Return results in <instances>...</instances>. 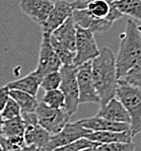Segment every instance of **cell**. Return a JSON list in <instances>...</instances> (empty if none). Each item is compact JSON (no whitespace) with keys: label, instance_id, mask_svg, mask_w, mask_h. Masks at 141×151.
I'll return each instance as SVG.
<instances>
[{"label":"cell","instance_id":"6da1fadb","mask_svg":"<svg viewBox=\"0 0 141 151\" xmlns=\"http://www.w3.org/2000/svg\"><path fill=\"white\" fill-rule=\"evenodd\" d=\"M91 76L101 101V106L116 96L119 79L117 75L116 57L109 47L101 49L100 55L91 62Z\"/></svg>","mask_w":141,"mask_h":151},{"label":"cell","instance_id":"5bb4252c","mask_svg":"<svg viewBox=\"0 0 141 151\" xmlns=\"http://www.w3.org/2000/svg\"><path fill=\"white\" fill-rule=\"evenodd\" d=\"M19 6L24 14L36 24L42 25L49 16L54 2L51 0H22Z\"/></svg>","mask_w":141,"mask_h":151},{"label":"cell","instance_id":"603a6c76","mask_svg":"<svg viewBox=\"0 0 141 151\" xmlns=\"http://www.w3.org/2000/svg\"><path fill=\"white\" fill-rule=\"evenodd\" d=\"M42 103L52 109H64L65 104V97L60 89H54L45 91Z\"/></svg>","mask_w":141,"mask_h":151},{"label":"cell","instance_id":"d590c367","mask_svg":"<svg viewBox=\"0 0 141 151\" xmlns=\"http://www.w3.org/2000/svg\"><path fill=\"white\" fill-rule=\"evenodd\" d=\"M110 2H115V1H118V0H109Z\"/></svg>","mask_w":141,"mask_h":151},{"label":"cell","instance_id":"4fadbf2b","mask_svg":"<svg viewBox=\"0 0 141 151\" xmlns=\"http://www.w3.org/2000/svg\"><path fill=\"white\" fill-rule=\"evenodd\" d=\"M72 13L73 8L70 2H67L65 0L56 1L46 22L41 25L43 34L50 35L58 29L60 25L63 24L69 17H71Z\"/></svg>","mask_w":141,"mask_h":151},{"label":"cell","instance_id":"e0dca14e","mask_svg":"<svg viewBox=\"0 0 141 151\" xmlns=\"http://www.w3.org/2000/svg\"><path fill=\"white\" fill-rule=\"evenodd\" d=\"M96 117L104 118L106 120L117 123L130 124V116L128 111H126L121 101L116 97L109 101L105 106H101V109L96 113Z\"/></svg>","mask_w":141,"mask_h":151},{"label":"cell","instance_id":"7402d4cb","mask_svg":"<svg viewBox=\"0 0 141 151\" xmlns=\"http://www.w3.org/2000/svg\"><path fill=\"white\" fill-rule=\"evenodd\" d=\"M112 3L123 15H128L141 22V0H118Z\"/></svg>","mask_w":141,"mask_h":151},{"label":"cell","instance_id":"9a60e30c","mask_svg":"<svg viewBox=\"0 0 141 151\" xmlns=\"http://www.w3.org/2000/svg\"><path fill=\"white\" fill-rule=\"evenodd\" d=\"M72 18L74 20L76 27L88 29L94 34H96V32L101 34V32H107L113 25V22H109V20H101L94 18L86 9L73 10Z\"/></svg>","mask_w":141,"mask_h":151},{"label":"cell","instance_id":"8d00e7d4","mask_svg":"<svg viewBox=\"0 0 141 151\" xmlns=\"http://www.w3.org/2000/svg\"><path fill=\"white\" fill-rule=\"evenodd\" d=\"M0 151H2V147H1V145H0Z\"/></svg>","mask_w":141,"mask_h":151},{"label":"cell","instance_id":"30bf717a","mask_svg":"<svg viewBox=\"0 0 141 151\" xmlns=\"http://www.w3.org/2000/svg\"><path fill=\"white\" fill-rule=\"evenodd\" d=\"M20 116L25 124L24 134L25 145H35L38 148L46 149L51 139V135L39 125L36 113H25Z\"/></svg>","mask_w":141,"mask_h":151},{"label":"cell","instance_id":"8fae6325","mask_svg":"<svg viewBox=\"0 0 141 151\" xmlns=\"http://www.w3.org/2000/svg\"><path fill=\"white\" fill-rule=\"evenodd\" d=\"M91 133V131L83 128L78 123V121L75 123H67L59 133L51 136L49 143L46 147V151H53L59 147H63L75 142L81 138H86Z\"/></svg>","mask_w":141,"mask_h":151},{"label":"cell","instance_id":"277c9868","mask_svg":"<svg viewBox=\"0 0 141 151\" xmlns=\"http://www.w3.org/2000/svg\"><path fill=\"white\" fill-rule=\"evenodd\" d=\"M59 71L61 73V84L59 89L65 97L64 110L71 117L76 113L79 104V91L76 79L77 67L74 65H62Z\"/></svg>","mask_w":141,"mask_h":151},{"label":"cell","instance_id":"d4e9b609","mask_svg":"<svg viewBox=\"0 0 141 151\" xmlns=\"http://www.w3.org/2000/svg\"><path fill=\"white\" fill-rule=\"evenodd\" d=\"M60 84H61V73L60 71H55L44 76L43 79L41 80L40 86L45 91H49V90L59 89Z\"/></svg>","mask_w":141,"mask_h":151},{"label":"cell","instance_id":"2e32d148","mask_svg":"<svg viewBox=\"0 0 141 151\" xmlns=\"http://www.w3.org/2000/svg\"><path fill=\"white\" fill-rule=\"evenodd\" d=\"M80 125L91 132H125L130 130V124L117 123L100 117H91L78 121Z\"/></svg>","mask_w":141,"mask_h":151},{"label":"cell","instance_id":"83f0119b","mask_svg":"<svg viewBox=\"0 0 141 151\" xmlns=\"http://www.w3.org/2000/svg\"><path fill=\"white\" fill-rule=\"evenodd\" d=\"M94 151H135V143H110L98 144Z\"/></svg>","mask_w":141,"mask_h":151},{"label":"cell","instance_id":"4dcf8cb0","mask_svg":"<svg viewBox=\"0 0 141 151\" xmlns=\"http://www.w3.org/2000/svg\"><path fill=\"white\" fill-rule=\"evenodd\" d=\"M37 149H38V147L35 145H25L22 151H37Z\"/></svg>","mask_w":141,"mask_h":151},{"label":"cell","instance_id":"9c48e42d","mask_svg":"<svg viewBox=\"0 0 141 151\" xmlns=\"http://www.w3.org/2000/svg\"><path fill=\"white\" fill-rule=\"evenodd\" d=\"M76 79L79 91V104H101L96 89L94 87L91 76V63H86L77 67Z\"/></svg>","mask_w":141,"mask_h":151},{"label":"cell","instance_id":"7c38bea8","mask_svg":"<svg viewBox=\"0 0 141 151\" xmlns=\"http://www.w3.org/2000/svg\"><path fill=\"white\" fill-rule=\"evenodd\" d=\"M50 43L54 50H67L75 52L76 25L72 16L49 35Z\"/></svg>","mask_w":141,"mask_h":151},{"label":"cell","instance_id":"484cf974","mask_svg":"<svg viewBox=\"0 0 141 151\" xmlns=\"http://www.w3.org/2000/svg\"><path fill=\"white\" fill-rule=\"evenodd\" d=\"M0 145L2 151H22L25 146L24 137H15V138H4L0 136Z\"/></svg>","mask_w":141,"mask_h":151},{"label":"cell","instance_id":"d6a6232c","mask_svg":"<svg viewBox=\"0 0 141 151\" xmlns=\"http://www.w3.org/2000/svg\"><path fill=\"white\" fill-rule=\"evenodd\" d=\"M37 151H46V149H44V148H38Z\"/></svg>","mask_w":141,"mask_h":151},{"label":"cell","instance_id":"ac0fdd59","mask_svg":"<svg viewBox=\"0 0 141 151\" xmlns=\"http://www.w3.org/2000/svg\"><path fill=\"white\" fill-rule=\"evenodd\" d=\"M86 138L99 144L133 142L130 130L125 132H91Z\"/></svg>","mask_w":141,"mask_h":151},{"label":"cell","instance_id":"3957f363","mask_svg":"<svg viewBox=\"0 0 141 151\" xmlns=\"http://www.w3.org/2000/svg\"><path fill=\"white\" fill-rule=\"evenodd\" d=\"M116 96L130 116V131L132 137L141 133V89L119 80Z\"/></svg>","mask_w":141,"mask_h":151},{"label":"cell","instance_id":"7a4b0ae2","mask_svg":"<svg viewBox=\"0 0 141 151\" xmlns=\"http://www.w3.org/2000/svg\"><path fill=\"white\" fill-rule=\"evenodd\" d=\"M141 60V27L132 18L127 19L124 34L116 56L118 79L122 78L135 64Z\"/></svg>","mask_w":141,"mask_h":151},{"label":"cell","instance_id":"ba28073f","mask_svg":"<svg viewBox=\"0 0 141 151\" xmlns=\"http://www.w3.org/2000/svg\"><path fill=\"white\" fill-rule=\"evenodd\" d=\"M73 10L86 9L91 15L96 19L109 20L114 24L116 20L123 17V14L113 5L109 0H88L86 2L73 1L71 2Z\"/></svg>","mask_w":141,"mask_h":151},{"label":"cell","instance_id":"8992f818","mask_svg":"<svg viewBox=\"0 0 141 151\" xmlns=\"http://www.w3.org/2000/svg\"><path fill=\"white\" fill-rule=\"evenodd\" d=\"M100 51L94 32L76 27L75 59L73 65L78 67L86 62H91L100 55Z\"/></svg>","mask_w":141,"mask_h":151},{"label":"cell","instance_id":"836d02e7","mask_svg":"<svg viewBox=\"0 0 141 151\" xmlns=\"http://www.w3.org/2000/svg\"><path fill=\"white\" fill-rule=\"evenodd\" d=\"M76 1H80V2H86V1H88V0H76Z\"/></svg>","mask_w":141,"mask_h":151},{"label":"cell","instance_id":"1f68e13d","mask_svg":"<svg viewBox=\"0 0 141 151\" xmlns=\"http://www.w3.org/2000/svg\"><path fill=\"white\" fill-rule=\"evenodd\" d=\"M2 124H3V119H2L1 114H0V136H2Z\"/></svg>","mask_w":141,"mask_h":151},{"label":"cell","instance_id":"f546056e","mask_svg":"<svg viewBox=\"0 0 141 151\" xmlns=\"http://www.w3.org/2000/svg\"><path fill=\"white\" fill-rule=\"evenodd\" d=\"M9 99H10V96H9V88L6 85L1 86L0 87V113L4 109V106H5Z\"/></svg>","mask_w":141,"mask_h":151},{"label":"cell","instance_id":"ffe728a7","mask_svg":"<svg viewBox=\"0 0 141 151\" xmlns=\"http://www.w3.org/2000/svg\"><path fill=\"white\" fill-rule=\"evenodd\" d=\"M9 96L17 103L22 114L36 113V110L39 106V101L36 96L15 89H9Z\"/></svg>","mask_w":141,"mask_h":151},{"label":"cell","instance_id":"f1b7e54d","mask_svg":"<svg viewBox=\"0 0 141 151\" xmlns=\"http://www.w3.org/2000/svg\"><path fill=\"white\" fill-rule=\"evenodd\" d=\"M0 114H1V117L3 121H6V120L14 119L17 117H19L22 115V111H20V108L17 101L10 97Z\"/></svg>","mask_w":141,"mask_h":151},{"label":"cell","instance_id":"44dd1931","mask_svg":"<svg viewBox=\"0 0 141 151\" xmlns=\"http://www.w3.org/2000/svg\"><path fill=\"white\" fill-rule=\"evenodd\" d=\"M25 130L24 121L22 116L14 119L3 121L2 124V136L4 138H15V137H24Z\"/></svg>","mask_w":141,"mask_h":151},{"label":"cell","instance_id":"5b68a950","mask_svg":"<svg viewBox=\"0 0 141 151\" xmlns=\"http://www.w3.org/2000/svg\"><path fill=\"white\" fill-rule=\"evenodd\" d=\"M36 115L39 125L51 136L59 133L70 119V116L64 109H52L42 101L39 103Z\"/></svg>","mask_w":141,"mask_h":151},{"label":"cell","instance_id":"d6986e66","mask_svg":"<svg viewBox=\"0 0 141 151\" xmlns=\"http://www.w3.org/2000/svg\"><path fill=\"white\" fill-rule=\"evenodd\" d=\"M40 84H41L40 79L37 77V75L33 71L29 75L24 76V77L20 78V79L8 82L6 84V86L9 89L19 90V91L25 92V93H29L33 96H36L39 91V88H40Z\"/></svg>","mask_w":141,"mask_h":151},{"label":"cell","instance_id":"4316f807","mask_svg":"<svg viewBox=\"0 0 141 151\" xmlns=\"http://www.w3.org/2000/svg\"><path fill=\"white\" fill-rule=\"evenodd\" d=\"M98 144L99 143L92 142V141L88 140L87 138H81L79 140L75 141V142L65 145L63 147H59L53 151H83V150L89 149V148L96 147Z\"/></svg>","mask_w":141,"mask_h":151},{"label":"cell","instance_id":"cb8c5ba5","mask_svg":"<svg viewBox=\"0 0 141 151\" xmlns=\"http://www.w3.org/2000/svg\"><path fill=\"white\" fill-rule=\"evenodd\" d=\"M119 80L131 85V86L141 89V60L137 64L134 65L132 68Z\"/></svg>","mask_w":141,"mask_h":151},{"label":"cell","instance_id":"e575fe53","mask_svg":"<svg viewBox=\"0 0 141 151\" xmlns=\"http://www.w3.org/2000/svg\"><path fill=\"white\" fill-rule=\"evenodd\" d=\"M85 151H94V148H89V149H86Z\"/></svg>","mask_w":141,"mask_h":151},{"label":"cell","instance_id":"52a82bcc","mask_svg":"<svg viewBox=\"0 0 141 151\" xmlns=\"http://www.w3.org/2000/svg\"><path fill=\"white\" fill-rule=\"evenodd\" d=\"M61 67L62 63L51 45L49 35L43 34L38 64H37V68L34 70V73L41 81L45 75L51 72L59 71Z\"/></svg>","mask_w":141,"mask_h":151}]
</instances>
